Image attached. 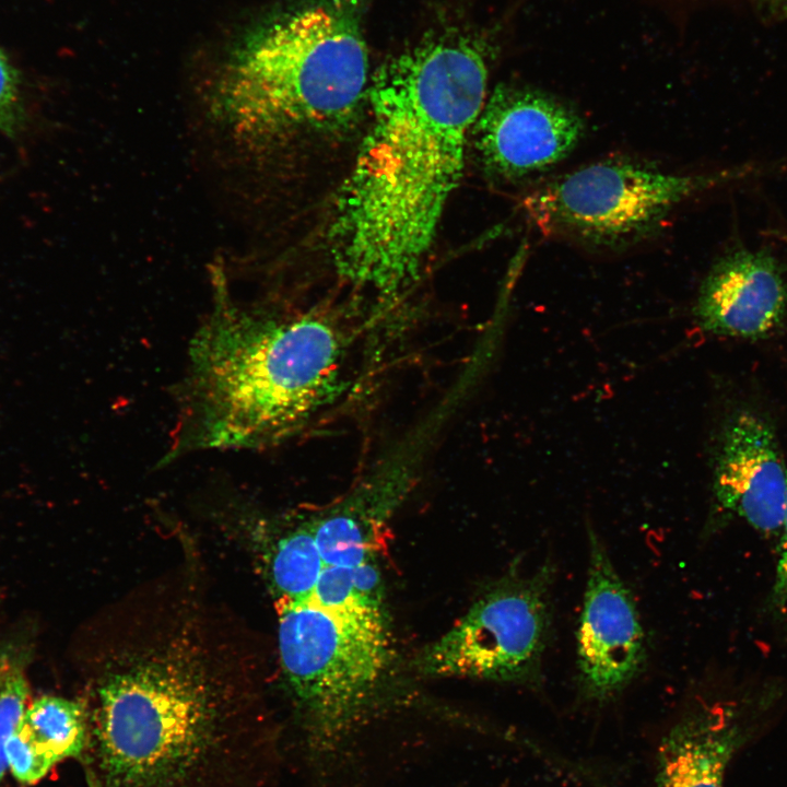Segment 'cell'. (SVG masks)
I'll return each mask as SVG.
<instances>
[{
  "label": "cell",
  "mask_w": 787,
  "mask_h": 787,
  "mask_svg": "<svg viewBox=\"0 0 787 787\" xmlns=\"http://www.w3.org/2000/svg\"><path fill=\"white\" fill-rule=\"evenodd\" d=\"M364 16L365 0H307L256 24L218 70L211 121L254 157L352 114L371 80Z\"/></svg>",
  "instance_id": "277c9868"
},
{
  "label": "cell",
  "mask_w": 787,
  "mask_h": 787,
  "mask_svg": "<svg viewBox=\"0 0 787 787\" xmlns=\"http://www.w3.org/2000/svg\"><path fill=\"white\" fill-rule=\"evenodd\" d=\"M786 307L787 286L775 258L764 250L739 248L709 270L694 316L708 332L754 339L776 329Z\"/></svg>",
  "instance_id": "8fae6325"
},
{
  "label": "cell",
  "mask_w": 787,
  "mask_h": 787,
  "mask_svg": "<svg viewBox=\"0 0 787 787\" xmlns=\"http://www.w3.org/2000/svg\"><path fill=\"white\" fill-rule=\"evenodd\" d=\"M307 599L336 615L385 623L384 612L367 606L355 591L351 567L325 565Z\"/></svg>",
  "instance_id": "e0dca14e"
},
{
  "label": "cell",
  "mask_w": 787,
  "mask_h": 787,
  "mask_svg": "<svg viewBox=\"0 0 787 787\" xmlns=\"http://www.w3.org/2000/svg\"><path fill=\"white\" fill-rule=\"evenodd\" d=\"M745 716L716 703L682 717L659 745L654 787H725L727 766L754 735Z\"/></svg>",
  "instance_id": "7c38bea8"
},
{
  "label": "cell",
  "mask_w": 787,
  "mask_h": 787,
  "mask_svg": "<svg viewBox=\"0 0 787 787\" xmlns=\"http://www.w3.org/2000/svg\"><path fill=\"white\" fill-rule=\"evenodd\" d=\"M474 129L484 167L497 177L517 180L544 173L566 158L585 126L574 109L551 94L501 85L485 102Z\"/></svg>",
  "instance_id": "9c48e42d"
},
{
  "label": "cell",
  "mask_w": 787,
  "mask_h": 787,
  "mask_svg": "<svg viewBox=\"0 0 787 787\" xmlns=\"http://www.w3.org/2000/svg\"><path fill=\"white\" fill-rule=\"evenodd\" d=\"M188 636L125 650L97 688L91 787H263L278 755L254 688Z\"/></svg>",
  "instance_id": "7a4b0ae2"
},
{
  "label": "cell",
  "mask_w": 787,
  "mask_h": 787,
  "mask_svg": "<svg viewBox=\"0 0 787 787\" xmlns=\"http://www.w3.org/2000/svg\"><path fill=\"white\" fill-rule=\"evenodd\" d=\"M485 44L459 22L434 23L371 78V124L332 227L350 282L389 297L418 277L486 102Z\"/></svg>",
  "instance_id": "6da1fadb"
},
{
  "label": "cell",
  "mask_w": 787,
  "mask_h": 787,
  "mask_svg": "<svg viewBox=\"0 0 787 787\" xmlns=\"http://www.w3.org/2000/svg\"><path fill=\"white\" fill-rule=\"evenodd\" d=\"M743 174H677L636 161L606 160L533 190L525 207L545 236L621 248L655 234L688 199Z\"/></svg>",
  "instance_id": "8992f818"
},
{
  "label": "cell",
  "mask_w": 787,
  "mask_h": 787,
  "mask_svg": "<svg viewBox=\"0 0 787 787\" xmlns=\"http://www.w3.org/2000/svg\"><path fill=\"white\" fill-rule=\"evenodd\" d=\"M19 82L16 70L0 49V131L11 138L22 129L25 120Z\"/></svg>",
  "instance_id": "ac0fdd59"
},
{
  "label": "cell",
  "mask_w": 787,
  "mask_h": 787,
  "mask_svg": "<svg viewBox=\"0 0 787 787\" xmlns=\"http://www.w3.org/2000/svg\"><path fill=\"white\" fill-rule=\"evenodd\" d=\"M89 737V716L79 702L43 695L28 703L9 739V771L20 783L35 784L59 762L84 754Z\"/></svg>",
  "instance_id": "4fadbf2b"
},
{
  "label": "cell",
  "mask_w": 787,
  "mask_h": 787,
  "mask_svg": "<svg viewBox=\"0 0 787 787\" xmlns=\"http://www.w3.org/2000/svg\"><path fill=\"white\" fill-rule=\"evenodd\" d=\"M771 602L778 612L787 614V497L780 530L779 555Z\"/></svg>",
  "instance_id": "d6986e66"
},
{
  "label": "cell",
  "mask_w": 787,
  "mask_h": 787,
  "mask_svg": "<svg viewBox=\"0 0 787 787\" xmlns=\"http://www.w3.org/2000/svg\"><path fill=\"white\" fill-rule=\"evenodd\" d=\"M325 567L312 524L281 538L271 556V583L280 601H302L312 595Z\"/></svg>",
  "instance_id": "9a60e30c"
},
{
  "label": "cell",
  "mask_w": 787,
  "mask_h": 787,
  "mask_svg": "<svg viewBox=\"0 0 787 787\" xmlns=\"http://www.w3.org/2000/svg\"><path fill=\"white\" fill-rule=\"evenodd\" d=\"M366 515L351 501L312 522L325 565L354 567L374 556L376 521Z\"/></svg>",
  "instance_id": "5bb4252c"
},
{
  "label": "cell",
  "mask_w": 787,
  "mask_h": 787,
  "mask_svg": "<svg viewBox=\"0 0 787 787\" xmlns=\"http://www.w3.org/2000/svg\"><path fill=\"white\" fill-rule=\"evenodd\" d=\"M588 547L576 636L577 676L584 696L603 703L641 672L647 644L636 602L594 530L588 531Z\"/></svg>",
  "instance_id": "ba28073f"
},
{
  "label": "cell",
  "mask_w": 787,
  "mask_h": 787,
  "mask_svg": "<svg viewBox=\"0 0 787 787\" xmlns=\"http://www.w3.org/2000/svg\"><path fill=\"white\" fill-rule=\"evenodd\" d=\"M503 787H508V786H503Z\"/></svg>",
  "instance_id": "ffe728a7"
},
{
  "label": "cell",
  "mask_w": 787,
  "mask_h": 787,
  "mask_svg": "<svg viewBox=\"0 0 787 787\" xmlns=\"http://www.w3.org/2000/svg\"><path fill=\"white\" fill-rule=\"evenodd\" d=\"M28 696L23 657L13 647H0V787L9 771L7 744L28 705Z\"/></svg>",
  "instance_id": "2e32d148"
},
{
  "label": "cell",
  "mask_w": 787,
  "mask_h": 787,
  "mask_svg": "<svg viewBox=\"0 0 787 787\" xmlns=\"http://www.w3.org/2000/svg\"><path fill=\"white\" fill-rule=\"evenodd\" d=\"M552 580L547 564L506 576L420 654L419 669L435 677L536 685L550 637Z\"/></svg>",
  "instance_id": "52a82bcc"
},
{
  "label": "cell",
  "mask_w": 787,
  "mask_h": 787,
  "mask_svg": "<svg viewBox=\"0 0 787 787\" xmlns=\"http://www.w3.org/2000/svg\"><path fill=\"white\" fill-rule=\"evenodd\" d=\"M214 280L212 309L190 343L181 416L166 461L187 451L282 442L341 387L348 341L334 320L240 305L221 272Z\"/></svg>",
  "instance_id": "3957f363"
},
{
  "label": "cell",
  "mask_w": 787,
  "mask_h": 787,
  "mask_svg": "<svg viewBox=\"0 0 787 787\" xmlns=\"http://www.w3.org/2000/svg\"><path fill=\"white\" fill-rule=\"evenodd\" d=\"M279 650L303 718L306 760L325 786L356 755L387 661L385 623L280 601Z\"/></svg>",
  "instance_id": "5b68a950"
},
{
  "label": "cell",
  "mask_w": 787,
  "mask_h": 787,
  "mask_svg": "<svg viewBox=\"0 0 787 787\" xmlns=\"http://www.w3.org/2000/svg\"><path fill=\"white\" fill-rule=\"evenodd\" d=\"M714 495L717 507L743 518L755 530L780 533L787 470L767 423L741 412L726 427L717 456Z\"/></svg>",
  "instance_id": "30bf717a"
}]
</instances>
